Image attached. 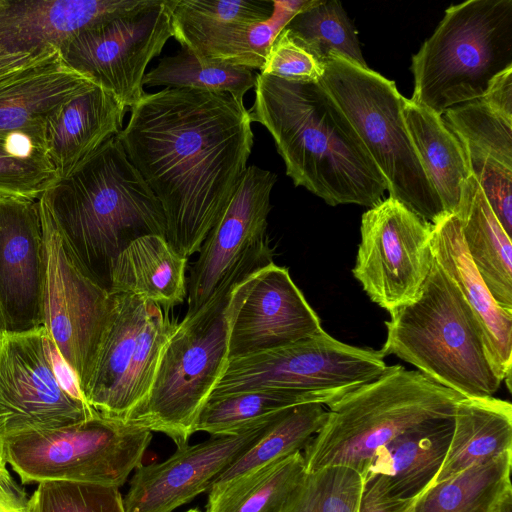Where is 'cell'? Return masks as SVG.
<instances>
[{"mask_svg": "<svg viewBox=\"0 0 512 512\" xmlns=\"http://www.w3.org/2000/svg\"><path fill=\"white\" fill-rule=\"evenodd\" d=\"M389 314L384 357L397 356L464 398L491 397L499 389L483 330L435 259L417 298Z\"/></svg>", "mask_w": 512, "mask_h": 512, "instance_id": "5b68a950", "label": "cell"}, {"mask_svg": "<svg viewBox=\"0 0 512 512\" xmlns=\"http://www.w3.org/2000/svg\"><path fill=\"white\" fill-rule=\"evenodd\" d=\"M185 512H201L198 508H191Z\"/></svg>", "mask_w": 512, "mask_h": 512, "instance_id": "c3c4849f", "label": "cell"}, {"mask_svg": "<svg viewBox=\"0 0 512 512\" xmlns=\"http://www.w3.org/2000/svg\"><path fill=\"white\" fill-rule=\"evenodd\" d=\"M112 306L83 400L107 418L127 421L147 396L176 323L142 296L111 293Z\"/></svg>", "mask_w": 512, "mask_h": 512, "instance_id": "30bf717a", "label": "cell"}, {"mask_svg": "<svg viewBox=\"0 0 512 512\" xmlns=\"http://www.w3.org/2000/svg\"><path fill=\"white\" fill-rule=\"evenodd\" d=\"M152 432L99 413L65 427L8 436V464L23 483L71 481L120 488L142 462Z\"/></svg>", "mask_w": 512, "mask_h": 512, "instance_id": "9c48e42d", "label": "cell"}, {"mask_svg": "<svg viewBox=\"0 0 512 512\" xmlns=\"http://www.w3.org/2000/svg\"><path fill=\"white\" fill-rule=\"evenodd\" d=\"M305 473L302 451H297L211 488L205 512H276Z\"/></svg>", "mask_w": 512, "mask_h": 512, "instance_id": "1f68e13d", "label": "cell"}, {"mask_svg": "<svg viewBox=\"0 0 512 512\" xmlns=\"http://www.w3.org/2000/svg\"><path fill=\"white\" fill-rule=\"evenodd\" d=\"M445 122L463 145L468 160H493L512 168V120L482 98L445 112Z\"/></svg>", "mask_w": 512, "mask_h": 512, "instance_id": "d590c367", "label": "cell"}, {"mask_svg": "<svg viewBox=\"0 0 512 512\" xmlns=\"http://www.w3.org/2000/svg\"><path fill=\"white\" fill-rule=\"evenodd\" d=\"M274 1L175 0L173 37L201 59L213 46L239 28L268 20Z\"/></svg>", "mask_w": 512, "mask_h": 512, "instance_id": "f546056e", "label": "cell"}, {"mask_svg": "<svg viewBox=\"0 0 512 512\" xmlns=\"http://www.w3.org/2000/svg\"><path fill=\"white\" fill-rule=\"evenodd\" d=\"M341 397L336 393L285 389L211 396L199 414L196 432L204 431L212 436L233 435L283 410L308 403L329 405Z\"/></svg>", "mask_w": 512, "mask_h": 512, "instance_id": "4dcf8cb0", "label": "cell"}, {"mask_svg": "<svg viewBox=\"0 0 512 512\" xmlns=\"http://www.w3.org/2000/svg\"><path fill=\"white\" fill-rule=\"evenodd\" d=\"M433 258L451 278L474 312L485 336L489 358L497 376L511 391L512 312L495 302L471 261L456 215L433 224Z\"/></svg>", "mask_w": 512, "mask_h": 512, "instance_id": "603a6c76", "label": "cell"}, {"mask_svg": "<svg viewBox=\"0 0 512 512\" xmlns=\"http://www.w3.org/2000/svg\"><path fill=\"white\" fill-rule=\"evenodd\" d=\"M314 2L274 1V12L268 20L237 29L214 46L202 60L262 70L268 49L276 36L295 14Z\"/></svg>", "mask_w": 512, "mask_h": 512, "instance_id": "f35d334b", "label": "cell"}, {"mask_svg": "<svg viewBox=\"0 0 512 512\" xmlns=\"http://www.w3.org/2000/svg\"><path fill=\"white\" fill-rule=\"evenodd\" d=\"M174 3L150 0L82 31L61 48L63 61L130 110L145 93L143 78L148 64L173 37Z\"/></svg>", "mask_w": 512, "mask_h": 512, "instance_id": "4fadbf2b", "label": "cell"}, {"mask_svg": "<svg viewBox=\"0 0 512 512\" xmlns=\"http://www.w3.org/2000/svg\"><path fill=\"white\" fill-rule=\"evenodd\" d=\"M150 0H0V57L61 50L82 31Z\"/></svg>", "mask_w": 512, "mask_h": 512, "instance_id": "ffe728a7", "label": "cell"}, {"mask_svg": "<svg viewBox=\"0 0 512 512\" xmlns=\"http://www.w3.org/2000/svg\"><path fill=\"white\" fill-rule=\"evenodd\" d=\"M362 489L361 474L348 467L306 472L276 512H358Z\"/></svg>", "mask_w": 512, "mask_h": 512, "instance_id": "74e56055", "label": "cell"}, {"mask_svg": "<svg viewBox=\"0 0 512 512\" xmlns=\"http://www.w3.org/2000/svg\"><path fill=\"white\" fill-rule=\"evenodd\" d=\"M358 512H401V510L386 502L371 484L363 482Z\"/></svg>", "mask_w": 512, "mask_h": 512, "instance_id": "f6af8a7d", "label": "cell"}, {"mask_svg": "<svg viewBox=\"0 0 512 512\" xmlns=\"http://www.w3.org/2000/svg\"><path fill=\"white\" fill-rule=\"evenodd\" d=\"M57 50V49H56ZM50 51V50H48ZM47 52V51H46ZM45 53V52H43ZM41 53V54H43ZM41 54H19L0 57V73L23 65Z\"/></svg>", "mask_w": 512, "mask_h": 512, "instance_id": "bcb514c9", "label": "cell"}, {"mask_svg": "<svg viewBox=\"0 0 512 512\" xmlns=\"http://www.w3.org/2000/svg\"><path fill=\"white\" fill-rule=\"evenodd\" d=\"M187 260L163 236L137 238L115 259L109 293L142 296L168 311L187 296Z\"/></svg>", "mask_w": 512, "mask_h": 512, "instance_id": "d4e9b609", "label": "cell"}, {"mask_svg": "<svg viewBox=\"0 0 512 512\" xmlns=\"http://www.w3.org/2000/svg\"><path fill=\"white\" fill-rule=\"evenodd\" d=\"M30 508L31 512H125L119 488L71 481L38 483Z\"/></svg>", "mask_w": 512, "mask_h": 512, "instance_id": "ab89813d", "label": "cell"}, {"mask_svg": "<svg viewBox=\"0 0 512 512\" xmlns=\"http://www.w3.org/2000/svg\"><path fill=\"white\" fill-rule=\"evenodd\" d=\"M319 81L383 175L389 197L436 224L446 215L409 137L395 82L330 53Z\"/></svg>", "mask_w": 512, "mask_h": 512, "instance_id": "ba28073f", "label": "cell"}, {"mask_svg": "<svg viewBox=\"0 0 512 512\" xmlns=\"http://www.w3.org/2000/svg\"><path fill=\"white\" fill-rule=\"evenodd\" d=\"M276 181L275 173L256 165L247 166L190 267L186 314L199 310L244 256L266 240L270 195Z\"/></svg>", "mask_w": 512, "mask_h": 512, "instance_id": "ac0fdd59", "label": "cell"}, {"mask_svg": "<svg viewBox=\"0 0 512 512\" xmlns=\"http://www.w3.org/2000/svg\"><path fill=\"white\" fill-rule=\"evenodd\" d=\"M512 68V0H469L446 9L413 55L410 99L439 115L481 98Z\"/></svg>", "mask_w": 512, "mask_h": 512, "instance_id": "52a82bcc", "label": "cell"}, {"mask_svg": "<svg viewBox=\"0 0 512 512\" xmlns=\"http://www.w3.org/2000/svg\"><path fill=\"white\" fill-rule=\"evenodd\" d=\"M257 74L245 67L201 60L181 48L174 55L162 58L155 68L147 72L143 86L225 93L243 102L247 91L255 87Z\"/></svg>", "mask_w": 512, "mask_h": 512, "instance_id": "836d02e7", "label": "cell"}, {"mask_svg": "<svg viewBox=\"0 0 512 512\" xmlns=\"http://www.w3.org/2000/svg\"><path fill=\"white\" fill-rule=\"evenodd\" d=\"M117 138L162 206L167 242L188 259L247 168L254 143L249 110L225 93L145 92Z\"/></svg>", "mask_w": 512, "mask_h": 512, "instance_id": "6da1fadb", "label": "cell"}, {"mask_svg": "<svg viewBox=\"0 0 512 512\" xmlns=\"http://www.w3.org/2000/svg\"><path fill=\"white\" fill-rule=\"evenodd\" d=\"M4 440H0V512H31L30 498L7 468Z\"/></svg>", "mask_w": 512, "mask_h": 512, "instance_id": "7bdbcfd3", "label": "cell"}, {"mask_svg": "<svg viewBox=\"0 0 512 512\" xmlns=\"http://www.w3.org/2000/svg\"><path fill=\"white\" fill-rule=\"evenodd\" d=\"M499 512H512V497L506 500Z\"/></svg>", "mask_w": 512, "mask_h": 512, "instance_id": "7dc6e473", "label": "cell"}, {"mask_svg": "<svg viewBox=\"0 0 512 512\" xmlns=\"http://www.w3.org/2000/svg\"><path fill=\"white\" fill-rule=\"evenodd\" d=\"M390 368L380 350L348 345L323 330L286 346L228 359L210 397L259 389L343 396Z\"/></svg>", "mask_w": 512, "mask_h": 512, "instance_id": "8fae6325", "label": "cell"}, {"mask_svg": "<svg viewBox=\"0 0 512 512\" xmlns=\"http://www.w3.org/2000/svg\"><path fill=\"white\" fill-rule=\"evenodd\" d=\"M453 432V417L422 422L372 456L361 476L389 504L402 510L437 474Z\"/></svg>", "mask_w": 512, "mask_h": 512, "instance_id": "7402d4cb", "label": "cell"}, {"mask_svg": "<svg viewBox=\"0 0 512 512\" xmlns=\"http://www.w3.org/2000/svg\"><path fill=\"white\" fill-rule=\"evenodd\" d=\"M467 253L495 302L512 312V244L473 175L464 182L456 213Z\"/></svg>", "mask_w": 512, "mask_h": 512, "instance_id": "4316f807", "label": "cell"}, {"mask_svg": "<svg viewBox=\"0 0 512 512\" xmlns=\"http://www.w3.org/2000/svg\"><path fill=\"white\" fill-rule=\"evenodd\" d=\"M352 270L372 302L391 312L413 302L433 262V224L388 197L362 215Z\"/></svg>", "mask_w": 512, "mask_h": 512, "instance_id": "5bb4252c", "label": "cell"}, {"mask_svg": "<svg viewBox=\"0 0 512 512\" xmlns=\"http://www.w3.org/2000/svg\"><path fill=\"white\" fill-rule=\"evenodd\" d=\"M326 414L327 409L319 403L302 404L282 411L265 433L215 479L211 488L221 487L271 462L302 451L322 426Z\"/></svg>", "mask_w": 512, "mask_h": 512, "instance_id": "d6a6232c", "label": "cell"}, {"mask_svg": "<svg viewBox=\"0 0 512 512\" xmlns=\"http://www.w3.org/2000/svg\"><path fill=\"white\" fill-rule=\"evenodd\" d=\"M281 412L237 434L212 436L177 447L163 462L141 463L123 497L125 512H173L209 491L215 479L265 433Z\"/></svg>", "mask_w": 512, "mask_h": 512, "instance_id": "2e32d148", "label": "cell"}, {"mask_svg": "<svg viewBox=\"0 0 512 512\" xmlns=\"http://www.w3.org/2000/svg\"><path fill=\"white\" fill-rule=\"evenodd\" d=\"M468 165L495 217L511 238L512 168L487 159L470 160Z\"/></svg>", "mask_w": 512, "mask_h": 512, "instance_id": "b9f144b4", "label": "cell"}, {"mask_svg": "<svg viewBox=\"0 0 512 512\" xmlns=\"http://www.w3.org/2000/svg\"><path fill=\"white\" fill-rule=\"evenodd\" d=\"M46 253L38 200L0 197V331L44 324Z\"/></svg>", "mask_w": 512, "mask_h": 512, "instance_id": "e0dca14e", "label": "cell"}, {"mask_svg": "<svg viewBox=\"0 0 512 512\" xmlns=\"http://www.w3.org/2000/svg\"><path fill=\"white\" fill-rule=\"evenodd\" d=\"M511 468L508 450L424 490L403 512H499L512 497Z\"/></svg>", "mask_w": 512, "mask_h": 512, "instance_id": "f1b7e54d", "label": "cell"}, {"mask_svg": "<svg viewBox=\"0 0 512 512\" xmlns=\"http://www.w3.org/2000/svg\"><path fill=\"white\" fill-rule=\"evenodd\" d=\"M56 181L41 142L24 133L0 136V197L36 200Z\"/></svg>", "mask_w": 512, "mask_h": 512, "instance_id": "8d00e7d4", "label": "cell"}, {"mask_svg": "<svg viewBox=\"0 0 512 512\" xmlns=\"http://www.w3.org/2000/svg\"><path fill=\"white\" fill-rule=\"evenodd\" d=\"M127 110L111 92L94 84L52 114L45 125L44 144L58 180L70 176L119 134Z\"/></svg>", "mask_w": 512, "mask_h": 512, "instance_id": "cb8c5ba5", "label": "cell"}, {"mask_svg": "<svg viewBox=\"0 0 512 512\" xmlns=\"http://www.w3.org/2000/svg\"><path fill=\"white\" fill-rule=\"evenodd\" d=\"M481 98L491 108L512 120V68L494 77Z\"/></svg>", "mask_w": 512, "mask_h": 512, "instance_id": "ee69618b", "label": "cell"}, {"mask_svg": "<svg viewBox=\"0 0 512 512\" xmlns=\"http://www.w3.org/2000/svg\"><path fill=\"white\" fill-rule=\"evenodd\" d=\"M508 450H512L511 403L493 396L463 398L455 408L444 460L426 489Z\"/></svg>", "mask_w": 512, "mask_h": 512, "instance_id": "484cf974", "label": "cell"}, {"mask_svg": "<svg viewBox=\"0 0 512 512\" xmlns=\"http://www.w3.org/2000/svg\"><path fill=\"white\" fill-rule=\"evenodd\" d=\"M252 122L271 134L286 174L328 205L373 207L386 181L323 88L258 73Z\"/></svg>", "mask_w": 512, "mask_h": 512, "instance_id": "7a4b0ae2", "label": "cell"}, {"mask_svg": "<svg viewBox=\"0 0 512 512\" xmlns=\"http://www.w3.org/2000/svg\"><path fill=\"white\" fill-rule=\"evenodd\" d=\"M95 83L71 69L60 50L0 73V136L24 133L44 145L48 119ZM46 153V152H45Z\"/></svg>", "mask_w": 512, "mask_h": 512, "instance_id": "44dd1931", "label": "cell"}, {"mask_svg": "<svg viewBox=\"0 0 512 512\" xmlns=\"http://www.w3.org/2000/svg\"><path fill=\"white\" fill-rule=\"evenodd\" d=\"M461 395L400 365L328 406L302 450L306 472L344 466L362 474L373 454L412 427L453 417Z\"/></svg>", "mask_w": 512, "mask_h": 512, "instance_id": "8992f818", "label": "cell"}, {"mask_svg": "<svg viewBox=\"0 0 512 512\" xmlns=\"http://www.w3.org/2000/svg\"><path fill=\"white\" fill-rule=\"evenodd\" d=\"M44 326L0 331V440L31 430L84 421L96 412L78 389L62 379L65 366Z\"/></svg>", "mask_w": 512, "mask_h": 512, "instance_id": "7c38bea8", "label": "cell"}, {"mask_svg": "<svg viewBox=\"0 0 512 512\" xmlns=\"http://www.w3.org/2000/svg\"><path fill=\"white\" fill-rule=\"evenodd\" d=\"M37 200L79 269L108 292L117 256L137 238L166 234L162 206L117 136Z\"/></svg>", "mask_w": 512, "mask_h": 512, "instance_id": "3957f363", "label": "cell"}, {"mask_svg": "<svg viewBox=\"0 0 512 512\" xmlns=\"http://www.w3.org/2000/svg\"><path fill=\"white\" fill-rule=\"evenodd\" d=\"M261 73L291 82L317 84L324 74V63L283 28L268 49Z\"/></svg>", "mask_w": 512, "mask_h": 512, "instance_id": "60d3db41", "label": "cell"}, {"mask_svg": "<svg viewBox=\"0 0 512 512\" xmlns=\"http://www.w3.org/2000/svg\"><path fill=\"white\" fill-rule=\"evenodd\" d=\"M40 213L46 253L43 326L81 395L109 317L112 294L79 269L41 208Z\"/></svg>", "mask_w": 512, "mask_h": 512, "instance_id": "9a60e30c", "label": "cell"}, {"mask_svg": "<svg viewBox=\"0 0 512 512\" xmlns=\"http://www.w3.org/2000/svg\"><path fill=\"white\" fill-rule=\"evenodd\" d=\"M402 116L427 178L446 214L456 215L464 182L471 176L462 143L442 115L405 99Z\"/></svg>", "mask_w": 512, "mask_h": 512, "instance_id": "83f0119b", "label": "cell"}, {"mask_svg": "<svg viewBox=\"0 0 512 512\" xmlns=\"http://www.w3.org/2000/svg\"><path fill=\"white\" fill-rule=\"evenodd\" d=\"M323 331L289 270L274 262L250 280L230 326L228 359L276 349Z\"/></svg>", "mask_w": 512, "mask_h": 512, "instance_id": "d6986e66", "label": "cell"}, {"mask_svg": "<svg viewBox=\"0 0 512 512\" xmlns=\"http://www.w3.org/2000/svg\"><path fill=\"white\" fill-rule=\"evenodd\" d=\"M272 262L265 240L244 256L199 310L185 315L162 351L147 396L127 421L167 435L177 447L188 444L226 368L233 315L253 275Z\"/></svg>", "mask_w": 512, "mask_h": 512, "instance_id": "277c9868", "label": "cell"}, {"mask_svg": "<svg viewBox=\"0 0 512 512\" xmlns=\"http://www.w3.org/2000/svg\"><path fill=\"white\" fill-rule=\"evenodd\" d=\"M284 28L321 62L330 53H336L368 68L356 29L339 1L315 0L295 14Z\"/></svg>", "mask_w": 512, "mask_h": 512, "instance_id": "e575fe53", "label": "cell"}]
</instances>
